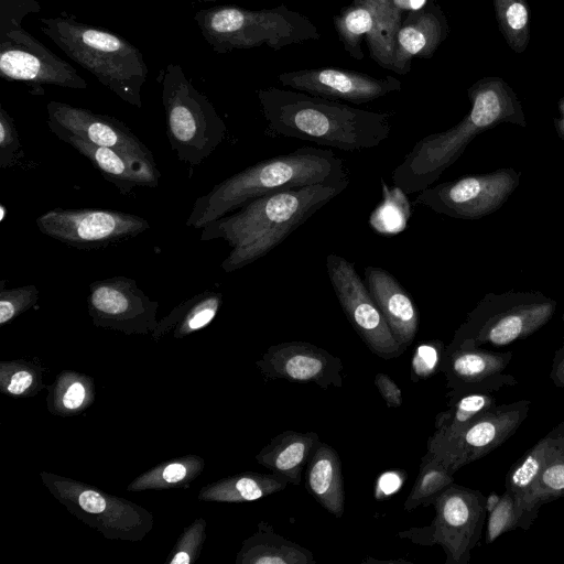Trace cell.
Listing matches in <instances>:
<instances>
[{
  "mask_svg": "<svg viewBox=\"0 0 564 564\" xmlns=\"http://www.w3.org/2000/svg\"><path fill=\"white\" fill-rule=\"evenodd\" d=\"M305 487L327 512L341 518L345 510L341 462L330 445L321 442L310 458Z\"/></svg>",
  "mask_w": 564,
  "mask_h": 564,
  "instance_id": "603a6c76",
  "label": "cell"
},
{
  "mask_svg": "<svg viewBox=\"0 0 564 564\" xmlns=\"http://www.w3.org/2000/svg\"><path fill=\"white\" fill-rule=\"evenodd\" d=\"M46 111L48 128L59 140L76 137L135 158L154 160L150 149L117 118L56 100L47 102Z\"/></svg>",
  "mask_w": 564,
  "mask_h": 564,
  "instance_id": "9a60e30c",
  "label": "cell"
},
{
  "mask_svg": "<svg viewBox=\"0 0 564 564\" xmlns=\"http://www.w3.org/2000/svg\"><path fill=\"white\" fill-rule=\"evenodd\" d=\"M194 21L218 54L260 46L279 51L321 39L318 29L307 17L284 4L258 10L216 6L197 11Z\"/></svg>",
  "mask_w": 564,
  "mask_h": 564,
  "instance_id": "5b68a950",
  "label": "cell"
},
{
  "mask_svg": "<svg viewBox=\"0 0 564 564\" xmlns=\"http://www.w3.org/2000/svg\"><path fill=\"white\" fill-rule=\"evenodd\" d=\"M393 3L402 11H415L423 8L429 0H392Z\"/></svg>",
  "mask_w": 564,
  "mask_h": 564,
  "instance_id": "f6af8a7d",
  "label": "cell"
},
{
  "mask_svg": "<svg viewBox=\"0 0 564 564\" xmlns=\"http://www.w3.org/2000/svg\"><path fill=\"white\" fill-rule=\"evenodd\" d=\"M158 310L159 302L132 278H104L88 286L87 311L96 327L126 335H151L159 324Z\"/></svg>",
  "mask_w": 564,
  "mask_h": 564,
  "instance_id": "7c38bea8",
  "label": "cell"
},
{
  "mask_svg": "<svg viewBox=\"0 0 564 564\" xmlns=\"http://www.w3.org/2000/svg\"><path fill=\"white\" fill-rule=\"evenodd\" d=\"M447 19L433 0L421 9L410 11L397 34L391 70L405 75L414 57L430 58L448 35Z\"/></svg>",
  "mask_w": 564,
  "mask_h": 564,
  "instance_id": "ac0fdd59",
  "label": "cell"
},
{
  "mask_svg": "<svg viewBox=\"0 0 564 564\" xmlns=\"http://www.w3.org/2000/svg\"><path fill=\"white\" fill-rule=\"evenodd\" d=\"M349 183L316 184L258 197L202 228L200 240H225L231 250L221 269L237 271L283 242Z\"/></svg>",
  "mask_w": 564,
  "mask_h": 564,
  "instance_id": "7a4b0ae2",
  "label": "cell"
},
{
  "mask_svg": "<svg viewBox=\"0 0 564 564\" xmlns=\"http://www.w3.org/2000/svg\"><path fill=\"white\" fill-rule=\"evenodd\" d=\"M206 540V520L197 518L184 528L177 542L165 561L167 564H191L196 562Z\"/></svg>",
  "mask_w": 564,
  "mask_h": 564,
  "instance_id": "f35d334b",
  "label": "cell"
},
{
  "mask_svg": "<svg viewBox=\"0 0 564 564\" xmlns=\"http://www.w3.org/2000/svg\"><path fill=\"white\" fill-rule=\"evenodd\" d=\"M366 563H373V564H375V563H382V564H384V563H390V564H397V563H401V564H409V562H408V561H405V560L379 561V560H375V558H371V557H368V558L366 560Z\"/></svg>",
  "mask_w": 564,
  "mask_h": 564,
  "instance_id": "7dc6e473",
  "label": "cell"
},
{
  "mask_svg": "<svg viewBox=\"0 0 564 564\" xmlns=\"http://www.w3.org/2000/svg\"><path fill=\"white\" fill-rule=\"evenodd\" d=\"M445 348L441 341H429L417 346L412 364V376L426 378L441 370Z\"/></svg>",
  "mask_w": 564,
  "mask_h": 564,
  "instance_id": "b9f144b4",
  "label": "cell"
},
{
  "mask_svg": "<svg viewBox=\"0 0 564 564\" xmlns=\"http://www.w3.org/2000/svg\"><path fill=\"white\" fill-rule=\"evenodd\" d=\"M278 80L283 87L352 104L369 102L402 89L401 80L390 75L377 78L335 67L284 72L278 76Z\"/></svg>",
  "mask_w": 564,
  "mask_h": 564,
  "instance_id": "2e32d148",
  "label": "cell"
},
{
  "mask_svg": "<svg viewBox=\"0 0 564 564\" xmlns=\"http://www.w3.org/2000/svg\"><path fill=\"white\" fill-rule=\"evenodd\" d=\"M236 564H315L314 554L278 533L265 521L247 538L237 553Z\"/></svg>",
  "mask_w": 564,
  "mask_h": 564,
  "instance_id": "cb8c5ba5",
  "label": "cell"
},
{
  "mask_svg": "<svg viewBox=\"0 0 564 564\" xmlns=\"http://www.w3.org/2000/svg\"><path fill=\"white\" fill-rule=\"evenodd\" d=\"M40 477L69 513L106 539L138 542L153 528L152 512L133 501L66 476L41 471Z\"/></svg>",
  "mask_w": 564,
  "mask_h": 564,
  "instance_id": "ba28073f",
  "label": "cell"
},
{
  "mask_svg": "<svg viewBox=\"0 0 564 564\" xmlns=\"http://www.w3.org/2000/svg\"><path fill=\"white\" fill-rule=\"evenodd\" d=\"M46 389L47 410L57 416L80 414L93 404L96 398L94 379L73 370L58 373Z\"/></svg>",
  "mask_w": 564,
  "mask_h": 564,
  "instance_id": "f1b7e54d",
  "label": "cell"
},
{
  "mask_svg": "<svg viewBox=\"0 0 564 564\" xmlns=\"http://www.w3.org/2000/svg\"><path fill=\"white\" fill-rule=\"evenodd\" d=\"M200 1H215V0H200Z\"/></svg>",
  "mask_w": 564,
  "mask_h": 564,
  "instance_id": "c3c4849f",
  "label": "cell"
},
{
  "mask_svg": "<svg viewBox=\"0 0 564 564\" xmlns=\"http://www.w3.org/2000/svg\"><path fill=\"white\" fill-rule=\"evenodd\" d=\"M531 401L497 404L434 452L452 470L478 460L502 445L529 415Z\"/></svg>",
  "mask_w": 564,
  "mask_h": 564,
  "instance_id": "4fadbf2b",
  "label": "cell"
},
{
  "mask_svg": "<svg viewBox=\"0 0 564 564\" xmlns=\"http://www.w3.org/2000/svg\"><path fill=\"white\" fill-rule=\"evenodd\" d=\"M486 497L479 490L453 484L433 503L435 516L425 527L398 536L422 546H442L445 564H468L487 519Z\"/></svg>",
  "mask_w": 564,
  "mask_h": 564,
  "instance_id": "9c48e42d",
  "label": "cell"
},
{
  "mask_svg": "<svg viewBox=\"0 0 564 564\" xmlns=\"http://www.w3.org/2000/svg\"><path fill=\"white\" fill-rule=\"evenodd\" d=\"M454 473L442 459L427 452L421 460L416 479L403 509L410 512L417 507L433 505L454 484Z\"/></svg>",
  "mask_w": 564,
  "mask_h": 564,
  "instance_id": "d6a6232c",
  "label": "cell"
},
{
  "mask_svg": "<svg viewBox=\"0 0 564 564\" xmlns=\"http://www.w3.org/2000/svg\"><path fill=\"white\" fill-rule=\"evenodd\" d=\"M380 184L382 198L370 213L368 223L378 235L395 236L408 227L412 216V204L400 186H390L383 178L380 180Z\"/></svg>",
  "mask_w": 564,
  "mask_h": 564,
  "instance_id": "836d02e7",
  "label": "cell"
},
{
  "mask_svg": "<svg viewBox=\"0 0 564 564\" xmlns=\"http://www.w3.org/2000/svg\"><path fill=\"white\" fill-rule=\"evenodd\" d=\"M495 405L497 398L492 392L474 391L449 398L448 409L435 419V430L429 438L427 452H434L446 444Z\"/></svg>",
  "mask_w": 564,
  "mask_h": 564,
  "instance_id": "83f0119b",
  "label": "cell"
},
{
  "mask_svg": "<svg viewBox=\"0 0 564 564\" xmlns=\"http://www.w3.org/2000/svg\"><path fill=\"white\" fill-rule=\"evenodd\" d=\"M527 0H494L498 28L508 46L520 54L530 42V10Z\"/></svg>",
  "mask_w": 564,
  "mask_h": 564,
  "instance_id": "8d00e7d4",
  "label": "cell"
},
{
  "mask_svg": "<svg viewBox=\"0 0 564 564\" xmlns=\"http://www.w3.org/2000/svg\"><path fill=\"white\" fill-rule=\"evenodd\" d=\"M364 281L395 340L406 348L420 324V312L411 294L393 274L380 267H365Z\"/></svg>",
  "mask_w": 564,
  "mask_h": 564,
  "instance_id": "ffe728a7",
  "label": "cell"
},
{
  "mask_svg": "<svg viewBox=\"0 0 564 564\" xmlns=\"http://www.w3.org/2000/svg\"><path fill=\"white\" fill-rule=\"evenodd\" d=\"M37 0H0V76L31 86L53 85L86 89L76 68L48 50L22 26L29 14L39 13Z\"/></svg>",
  "mask_w": 564,
  "mask_h": 564,
  "instance_id": "52a82bcc",
  "label": "cell"
},
{
  "mask_svg": "<svg viewBox=\"0 0 564 564\" xmlns=\"http://www.w3.org/2000/svg\"><path fill=\"white\" fill-rule=\"evenodd\" d=\"M512 352H494L479 348L473 340L452 341L444 351L441 370L449 389L448 398L463 393L496 392L513 387L518 380L505 370Z\"/></svg>",
  "mask_w": 564,
  "mask_h": 564,
  "instance_id": "5bb4252c",
  "label": "cell"
},
{
  "mask_svg": "<svg viewBox=\"0 0 564 564\" xmlns=\"http://www.w3.org/2000/svg\"><path fill=\"white\" fill-rule=\"evenodd\" d=\"M205 468V459L198 455H185L163 462L142 473L128 487V491L188 488Z\"/></svg>",
  "mask_w": 564,
  "mask_h": 564,
  "instance_id": "f546056e",
  "label": "cell"
},
{
  "mask_svg": "<svg viewBox=\"0 0 564 564\" xmlns=\"http://www.w3.org/2000/svg\"><path fill=\"white\" fill-rule=\"evenodd\" d=\"M500 498L501 496H499L497 492L492 491L490 492L487 497H486V501H485V507H486V511H487V514L489 512H491L496 507L497 505L499 503L500 501Z\"/></svg>",
  "mask_w": 564,
  "mask_h": 564,
  "instance_id": "bcb514c9",
  "label": "cell"
},
{
  "mask_svg": "<svg viewBox=\"0 0 564 564\" xmlns=\"http://www.w3.org/2000/svg\"><path fill=\"white\" fill-rule=\"evenodd\" d=\"M547 316V311L539 310L514 311L488 318H471L457 330L452 341L470 339L477 346L486 343L506 346L530 335L546 321Z\"/></svg>",
  "mask_w": 564,
  "mask_h": 564,
  "instance_id": "7402d4cb",
  "label": "cell"
},
{
  "mask_svg": "<svg viewBox=\"0 0 564 564\" xmlns=\"http://www.w3.org/2000/svg\"><path fill=\"white\" fill-rule=\"evenodd\" d=\"M23 156L18 129L9 112L0 107V166H14Z\"/></svg>",
  "mask_w": 564,
  "mask_h": 564,
  "instance_id": "60d3db41",
  "label": "cell"
},
{
  "mask_svg": "<svg viewBox=\"0 0 564 564\" xmlns=\"http://www.w3.org/2000/svg\"><path fill=\"white\" fill-rule=\"evenodd\" d=\"M346 180H350L349 172L332 150L302 147L259 161L214 185L196 198L185 225L202 229L258 197Z\"/></svg>",
  "mask_w": 564,
  "mask_h": 564,
  "instance_id": "3957f363",
  "label": "cell"
},
{
  "mask_svg": "<svg viewBox=\"0 0 564 564\" xmlns=\"http://www.w3.org/2000/svg\"><path fill=\"white\" fill-rule=\"evenodd\" d=\"M40 292L36 285L28 284L15 288H1L0 290V325L11 323L33 307L39 300Z\"/></svg>",
  "mask_w": 564,
  "mask_h": 564,
  "instance_id": "ab89813d",
  "label": "cell"
},
{
  "mask_svg": "<svg viewBox=\"0 0 564 564\" xmlns=\"http://www.w3.org/2000/svg\"><path fill=\"white\" fill-rule=\"evenodd\" d=\"M373 23L371 7L367 0H352L351 4L334 17L338 37L346 53L357 61L365 57L361 40L370 32Z\"/></svg>",
  "mask_w": 564,
  "mask_h": 564,
  "instance_id": "e575fe53",
  "label": "cell"
},
{
  "mask_svg": "<svg viewBox=\"0 0 564 564\" xmlns=\"http://www.w3.org/2000/svg\"><path fill=\"white\" fill-rule=\"evenodd\" d=\"M40 231L80 250L108 247L150 228L141 216L105 208H52L35 219Z\"/></svg>",
  "mask_w": 564,
  "mask_h": 564,
  "instance_id": "30bf717a",
  "label": "cell"
},
{
  "mask_svg": "<svg viewBox=\"0 0 564 564\" xmlns=\"http://www.w3.org/2000/svg\"><path fill=\"white\" fill-rule=\"evenodd\" d=\"M256 366L267 380L311 382L322 389L343 387L341 360L307 341L274 344L256 361Z\"/></svg>",
  "mask_w": 564,
  "mask_h": 564,
  "instance_id": "e0dca14e",
  "label": "cell"
},
{
  "mask_svg": "<svg viewBox=\"0 0 564 564\" xmlns=\"http://www.w3.org/2000/svg\"><path fill=\"white\" fill-rule=\"evenodd\" d=\"M563 455L564 422H560L510 467L505 481L506 490L521 498L539 474Z\"/></svg>",
  "mask_w": 564,
  "mask_h": 564,
  "instance_id": "4316f807",
  "label": "cell"
},
{
  "mask_svg": "<svg viewBox=\"0 0 564 564\" xmlns=\"http://www.w3.org/2000/svg\"><path fill=\"white\" fill-rule=\"evenodd\" d=\"M41 31L70 59L129 105L142 107L148 66L141 51L124 37L73 17L41 18Z\"/></svg>",
  "mask_w": 564,
  "mask_h": 564,
  "instance_id": "277c9868",
  "label": "cell"
},
{
  "mask_svg": "<svg viewBox=\"0 0 564 564\" xmlns=\"http://www.w3.org/2000/svg\"><path fill=\"white\" fill-rule=\"evenodd\" d=\"M562 497H564V455L549 464L521 498H516L521 511L520 529L528 530L543 505Z\"/></svg>",
  "mask_w": 564,
  "mask_h": 564,
  "instance_id": "1f68e13d",
  "label": "cell"
},
{
  "mask_svg": "<svg viewBox=\"0 0 564 564\" xmlns=\"http://www.w3.org/2000/svg\"><path fill=\"white\" fill-rule=\"evenodd\" d=\"M550 379L555 387L564 388V344L553 357Z\"/></svg>",
  "mask_w": 564,
  "mask_h": 564,
  "instance_id": "ee69618b",
  "label": "cell"
},
{
  "mask_svg": "<svg viewBox=\"0 0 564 564\" xmlns=\"http://www.w3.org/2000/svg\"><path fill=\"white\" fill-rule=\"evenodd\" d=\"M46 368L41 361L18 359L0 364V390L13 398H30L44 387Z\"/></svg>",
  "mask_w": 564,
  "mask_h": 564,
  "instance_id": "d590c367",
  "label": "cell"
},
{
  "mask_svg": "<svg viewBox=\"0 0 564 564\" xmlns=\"http://www.w3.org/2000/svg\"><path fill=\"white\" fill-rule=\"evenodd\" d=\"M367 1L373 14L372 28L366 36L370 56L378 65L391 70L397 34L403 21V11L392 0Z\"/></svg>",
  "mask_w": 564,
  "mask_h": 564,
  "instance_id": "4dcf8cb0",
  "label": "cell"
},
{
  "mask_svg": "<svg viewBox=\"0 0 564 564\" xmlns=\"http://www.w3.org/2000/svg\"><path fill=\"white\" fill-rule=\"evenodd\" d=\"M326 271L348 322L371 352L387 360L402 355L405 348L395 340L355 263L329 253Z\"/></svg>",
  "mask_w": 564,
  "mask_h": 564,
  "instance_id": "8fae6325",
  "label": "cell"
},
{
  "mask_svg": "<svg viewBox=\"0 0 564 564\" xmlns=\"http://www.w3.org/2000/svg\"><path fill=\"white\" fill-rule=\"evenodd\" d=\"M521 511L513 494L506 490L497 507L487 514L485 541L495 542L501 534L520 528Z\"/></svg>",
  "mask_w": 564,
  "mask_h": 564,
  "instance_id": "74e56055",
  "label": "cell"
},
{
  "mask_svg": "<svg viewBox=\"0 0 564 564\" xmlns=\"http://www.w3.org/2000/svg\"><path fill=\"white\" fill-rule=\"evenodd\" d=\"M375 384L389 408H398L402 404V392L394 380L383 372L375 377Z\"/></svg>",
  "mask_w": 564,
  "mask_h": 564,
  "instance_id": "7bdbcfd3",
  "label": "cell"
},
{
  "mask_svg": "<svg viewBox=\"0 0 564 564\" xmlns=\"http://www.w3.org/2000/svg\"><path fill=\"white\" fill-rule=\"evenodd\" d=\"M61 140L88 159L121 194H131L137 187L159 186L161 173L154 160L135 158L76 137H64Z\"/></svg>",
  "mask_w": 564,
  "mask_h": 564,
  "instance_id": "d6986e66",
  "label": "cell"
},
{
  "mask_svg": "<svg viewBox=\"0 0 564 564\" xmlns=\"http://www.w3.org/2000/svg\"><path fill=\"white\" fill-rule=\"evenodd\" d=\"M223 304L220 292L206 290L177 304L166 316L159 321L150 335L154 341L172 334L174 338H184L213 322Z\"/></svg>",
  "mask_w": 564,
  "mask_h": 564,
  "instance_id": "d4e9b609",
  "label": "cell"
},
{
  "mask_svg": "<svg viewBox=\"0 0 564 564\" xmlns=\"http://www.w3.org/2000/svg\"><path fill=\"white\" fill-rule=\"evenodd\" d=\"M162 104L172 151L192 167L202 164L224 141L227 127L178 64L170 63L163 70Z\"/></svg>",
  "mask_w": 564,
  "mask_h": 564,
  "instance_id": "8992f818",
  "label": "cell"
},
{
  "mask_svg": "<svg viewBox=\"0 0 564 564\" xmlns=\"http://www.w3.org/2000/svg\"><path fill=\"white\" fill-rule=\"evenodd\" d=\"M289 482L274 474L246 471L208 484L198 491L206 502H249L276 494Z\"/></svg>",
  "mask_w": 564,
  "mask_h": 564,
  "instance_id": "484cf974",
  "label": "cell"
},
{
  "mask_svg": "<svg viewBox=\"0 0 564 564\" xmlns=\"http://www.w3.org/2000/svg\"><path fill=\"white\" fill-rule=\"evenodd\" d=\"M322 441L315 432L283 431L256 455L258 464L291 485H300L303 469Z\"/></svg>",
  "mask_w": 564,
  "mask_h": 564,
  "instance_id": "44dd1931",
  "label": "cell"
},
{
  "mask_svg": "<svg viewBox=\"0 0 564 564\" xmlns=\"http://www.w3.org/2000/svg\"><path fill=\"white\" fill-rule=\"evenodd\" d=\"M270 138H293L345 152L372 149L391 132L390 112L270 86L257 90Z\"/></svg>",
  "mask_w": 564,
  "mask_h": 564,
  "instance_id": "6da1fadb",
  "label": "cell"
}]
</instances>
